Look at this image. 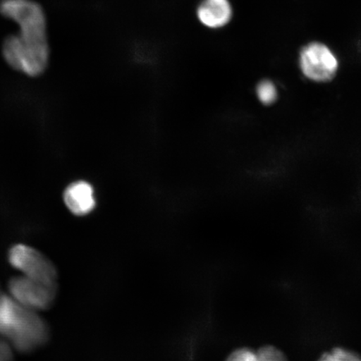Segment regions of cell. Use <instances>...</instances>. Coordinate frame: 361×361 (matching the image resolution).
I'll return each instance as SVG.
<instances>
[{
	"instance_id": "obj_1",
	"label": "cell",
	"mask_w": 361,
	"mask_h": 361,
	"mask_svg": "<svg viewBox=\"0 0 361 361\" xmlns=\"http://www.w3.org/2000/svg\"><path fill=\"white\" fill-rule=\"evenodd\" d=\"M51 329L37 311L25 308L12 298L0 296V338L23 355L33 353L47 345Z\"/></svg>"
},
{
	"instance_id": "obj_2",
	"label": "cell",
	"mask_w": 361,
	"mask_h": 361,
	"mask_svg": "<svg viewBox=\"0 0 361 361\" xmlns=\"http://www.w3.org/2000/svg\"><path fill=\"white\" fill-rule=\"evenodd\" d=\"M3 55L13 69L35 78L47 69L49 56L48 40L36 42L22 39L18 35H11L4 40Z\"/></svg>"
},
{
	"instance_id": "obj_3",
	"label": "cell",
	"mask_w": 361,
	"mask_h": 361,
	"mask_svg": "<svg viewBox=\"0 0 361 361\" xmlns=\"http://www.w3.org/2000/svg\"><path fill=\"white\" fill-rule=\"evenodd\" d=\"M58 284L36 281L20 275L8 281V295L20 305L35 311L51 308L58 295Z\"/></svg>"
},
{
	"instance_id": "obj_4",
	"label": "cell",
	"mask_w": 361,
	"mask_h": 361,
	"mask_svg": "<svg viewBox=\"0 0 361 361\" xmlns=\"http://www.w3.org/2000/svg\"><path fill=\"white\" fill-rule=\"evenodd\" d=\"M8 260L22 275L48 283L58 284V271L53 262L36 248L16 245L8 252Z\"/></svg>"
},
{
	"instance_id": "obj_5",
	"label": "cell",
	"mask_w": 361,
	"mask_h": 361,
	"mask_svg": "<svg viewBox=\"0 0 361 361\" xmlns=\"http://www.w3.org/2000/svg\"><path fill=\"white\" fill-rule=\"evenodd\" d=\"M300 63L306 78L319 82L331 80L338 66L331 49L318 42L309 44L302 49Z\"/></svg>"
},
{
	"instance_id": "obj_6",
	"label": "cell",
	"mask_w": 361,
	"mask_h": 361,
	"mask_svg": "<svg viewBox=\"0 0 361 361\" xmlns=\"http://www.w3.org/2000/svg\"><path fill=\"white\" fill-rule=\"evenodd\" d=\"M0 13L16 21L21 31L47 34V19L37 3L31 0H1Z\"/></svg>"
},
{
	"instance_id": "obj_7",
	"label": "cell",
	"mask_w": 361,
	"mask_h": 361,
	"mask_svg": "<svg viewBox=\"0 0 361 361\" xmlns=\"http://www.w3.org/2000/svg\"><path fill=\"white\" fill-rule=\"evenodd\" d=\"M64 202L72 214L76 216L87 215L96 207L94 189L85 180L73 183L66 189Z\"/></svg>"
},
{
	"instance_id": "obj_8",
	"label": "cell",
	"mask_w": 361,
	"mask_h": 361,
	"mask_svg": "<svg viewBox=\"0 0 361 361\" xmlns=\"http://www.w3.org/2000/svg\"><path fill=\"white\" fill-rule=\"evenodd\" d=\"M197 16L207 28H223L232 19V6L228 0H202L197 8Z\"/></svg>"
},
{
	"instance_id": "obj_9",
	"label": "cell",
	"mask_w": 361,
	"mask_h": 361,
	"mask_svg": "<svg viewBox=\"0 0 361 361\" xmlns=\"http://www.w3.org/2000/svg\"><path fill=\"white\" fill-rule=\"evenodd\" d=\"M225 361H288L283 352L274 345H266L258 349L242 347L230 353Z\"/></svg>"
},
{
	"instance_id": "obj_10",
	"label": "cell",
	"mask_w": 361,
	"mask_h": 361,
	"mask_svg": "<svg viewBox=\"0 0 361 361\" xmlns=\"http://www.w3.org/2000/svg\"><path fill=\"white\" fill-rule=\"evenodd\" d=\"M316 361H361V355L352 350L335 347L324 352Z\"/></svg>"
},
{
	"instance_id": "obj_11",
	"label": "cell",
	"mask_w": 361,
	"mask_h": 361,
	"mask_svg": "<svg viewBox=\"0 0 361 361\" xmlns=\"http://www.w3.org/2000/svg\"><path fill=\"white\" fill-rule=\"evenodd\" d=\"M257 94L262 103L270 105L276 101L278 93L274 85L270 80H263L257 87Z\"/></svg>"
},
{
	"instance_id": "obj_12",
	"label": "cell",
	"mask_w": 361,
	"mask_h": 361,
	"mask_svg": "<svg viewBox=\"0 0 361 361\" xmlns=\"http://www.w3.org/2000/svg\"><path fill=\"white\" fill-rule=\"evenodd\" d=\"M10 343L0 338V361H13L15 355Z\"/></svg>"
},
{
	"instance_id": "obj_13",
	"label": "cell",
	"mask_w": 361,
	"mask_h": 361,
	"mask_svg": "<svg viewBox=\"0 0 361 361\" xmlns=\"http://www.w3.org/2000/svg\"><path fill=\"white\" fill-rule=\"evenodd\" d=\"M3 295V293L1 291V290H0V296H1Z\"/></svg>"
}]
</instances>
